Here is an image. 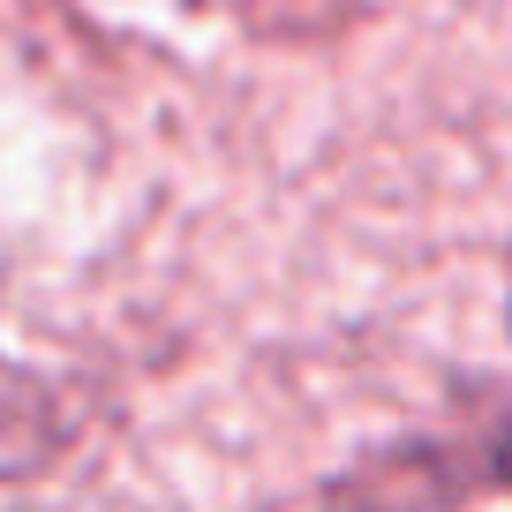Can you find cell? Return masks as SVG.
Here are the masks:
<instances>
[{"label":"cell","instance_id":"1","mask_svg":"<svg viewBox=\"0 0 512 512\" xmlns=\"http://www.w3.org/2000/svg\"><path fill=\"white\" fill-rule=\"evenodd\" d=\"M505 482V422L497 407L475 437H407L377 445L324 490V512H460Z\"/></svg>","mask_w":512,"mask_h":512},{"label":"cell","instance_id":"2","mask_svg":"<svg viewBox=\"0 0 512 512\" xmlns=\"http://www.w3.org/2000/svg\"><path fill=\"white\" fill-rule=\"evenodd\" d=\"M68 400L53 392V377L23 362H0V482H31L38 467H53L68 452Z\"/></svg>","mask_w":512,"mask_h":512}]
</instances>
